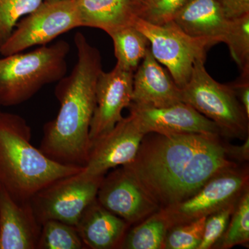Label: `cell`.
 <instances>
[{
    "instance_id": "ffe728a7",
    "label": "cell",
    "mask_w": 249,
    "mask_h": 249,
    "mask_svg": "<svg viewBox=\"0 0 249 249\" xmlns=\"http://www.w3.org/2000/svg\"><path fill=\"white\" fill-rule=\"evenodd\" d=\"M109 36L114 44L116 65L127 71H135L149 48L150 42L147 37L134 25L122 28Z\"/></svg>"
},
{
    "instance_id": "f546056e",
    "label": "cell",
    "mask_w": 249,
    "mask_h": 249,
    "mask_svg": "<svg viewBox=\"0 0 249 249\" xmlns=\"http://www.w3.org/2000/svg\"><path fill=\"white\" fill-rule=\"evenodd\" d=\"M227 155L234 161L244 162L249 160V137L245 139L242 145H232L228 144Z\"/></svg>"
},
{
    "instance_id": "1f68e13d",
    "label": "cell",
    "mask_w": 249,
    "mask_h": 249,
    "mask_svg": "<svg viewBox=\"0 0 249 249\" xmlns=\"http://www.w3.org/2000/svg\"><path fill=\"white\" fill-rule=\"evenodd\" d=\"M44 1H49V2H52V1H66V0H44Z\"/></svg>"
},
{
    "instance_id": "9a60e30c",
    "label": "cell",
    "mask_w": 249,
    "mask_h": 249,
    "mask_svg": "<svg viewBox=\"0 0 249 249\" xmlns=\"http://www.w3.org/2000/svg\"><path fill=\"white\" fill-rule=\"evenodd\" d=\"M183 102L181 89L168 70L163 68L150 47L134 71L132 103L143 107H162Z\"/></svg>"
},
{
    "instance_id": "277c9868",
    "label": "cell",
    "mask_w": 249,
    "mask_h": 249,
    "mask_svg": "<svg viewBox=\"0 0 249 249\" xmlns=\"http://www.w3.org/2000/svg\"><path fill=\"white\" fill-rule=\"evenodd\" d=\"M70 46L65 40L0 58V107L26 102L66 76Z\"/></svg>"
},
{
    "instance_id": "6da1fadb",
    "label": "cell",
    "mask_w": 249,
    "mask_h": 249,
    "mask_svg": "<svg viewBox=\"0 0 249 249\" xmlns=\"http://www.w3.org/2000/svg\"><path fill=\"white\" fill-rule=\"evenodd\" d=\"M221 136L145 134L133 161L124 168L160 209L194 195L219 174L237 168Z\"/></svg>"
},
{
    "instance_id": "7a4b0ae2",
    "label": "cell",
    "mask_w": 249,
    "mask_h": 249,
    "mask_svg": "<svg viewBox=\"0 0 249 249\" xmlns=\"http://www.w3.org/2000/svg\"><path fill=\"white\" fill-rule=\"evenodd\" d=\"M74 42L76 64L55 87L60 109L56 118L45 124L39 149L52 160L83 168L91 145L90 124L96 107L98 78L103 71L102 58L81 33H77Z\"/></svg>"
},
{
    "instance_id": "3957f363",
    "label": "cell",
    "mask_w": 249,
    "mask_h": 249,
    "mask_svg": "<svg viewBox=\"0 0 249 249\" xmlns=\"http://www.w3.org/2000/svg\"><path fill=\"white\" fill-rule=\"evenodd\" d=\"M31 140L27 121L0 109V184L18 201H30L46 187L83 170L52 160Z\"/></svg>"
},
{
    "instance_id": "83f0119b",
    "label": "cell",
    "mask_w": 249,
    "mask_h": 249,
    "mask_svg": "<svg viewBox=\"0 0 249 249\" xmlns=\"http://www.w3.org/2000/svg\"><path fill=\"white\" fill-rule=\"evenodd\" d=\"M217 1L229 19L249 14V0H217Z\"/></svg>"
},
{
    "instance_id": "5bb4252c",
    "label": "cell",
    "mask_w": 249,
    "mask_h": 249,
    "mask_svg": "<svg viewBox=\"0 0 249 249\" xmlns=\"http://www.w3.org/2000/svg\"><path fill=\"white\" fill-rule=\"evenodd\" d=\"M42 224L31 201H18L0 184V249H37Z\"/></svg>"
},
{
    "instance_id": "d6a6232c",
    "label": "cell",
    "mask_w": 249,
    "mask_h": 249,
    "mask_svg": "<svg viewBox=\"0 0 249 249\" xmlns=\"http://www.w3.org/2000/svg\"><path fill=\"white\" fill-rule=\"evenodd\" d=\"M147 1H150V0H147ZM147 3H148V2H147ZM146 6H147V5H146Z\"/></svg>"
},
{
    "instance_id": "8fae6325",
    "label": "cell",
    "mask_w": 249,
    "mask_h": 249,
    "mask_svg": "<svg viewBox=\"0 0 249 249\" xmlns=\"http://www.w3.org/2000/svg\"><path fill=\"white\" fill-rule=\"evenodd\" d=\"M96 199L105 209L135 225L160 210V206L124 167L106 175Z\"/></svg>"
},
{
    "instance_id": "2e32d148",
    "label": "cell",
    "mask_w": 249,
    "mask_h": 249,
    "mask_svg": "<svg viewBox=\"0 0 249 249\" xmlns=\"http://www.w3.org/2000/svg\"><path fill=\"white\" fill-rule=\"evenodd\" d=\"M230 20L217 0H188L173 20L187 35L224 42Z\"/></svg>"
},
{
    "instance_id": "44dd1931",
    "label": "cell",
    "mask_w": 249,
    "mask_h": 249,
    "mask_svg": "<svg viewBox=\"0 0 249 249\" xmlns=\"http://www.w3.org/2000/svg\"><path fill=\"white\" fill-rule=\"evenodd\" d=\"M249 188L240 196L230 221L219 242L213 248L229 249L237 245L249 246Z\"/></svg>"
},
{
    "instance_id": "5b68a950",
    "label": "cell",
    "mask_w": 249,
    "mask_h": 249,
    "mask_svg": "<svg viewBox=\"0 0 249 249\" xmlns=\"http://www.w3.org/2000/svg\"><path fill=\"white\" fill-rule=\"evenodd\" d=\"M204 62L195 64L189 81L181 88L183 102L214 122L223 137L245 140L249 136V117L231 86L214 80Z\"/></svg>"
},
{
    "instance_id": "603a6c76",
    "label": "cell",
    "mask_w": 249,
    "mask_h": 249,
    "mask_svg": "<svg viewBox=\"0 0 249 249\" xmlns=\"http://www.w3.org/2000/svg\"><path fill=\"white\" fill-rule=\"evenodd\" d=\"M224 42L242 75H249V14L231 19Z\"/></svg>"
},
{
    "instance_id": "d4e9b609",
    "label": "cell",
    "mask_w": 249,
    "mask_h": 249,
    "mask_svg": "<svg viewBox=\"0 0 249 249\" xmlns=\"http://www.w3.org/2000/svg\"><path fill=\"white\" fill-rule=\"evenodd\" d=\"M206 217L170 228L164 249H198L202 240Z\"/></svg>"
},
{
    "instance_id": "ac0fdd59",
    "label": "cell",
    "mask_w": 249,
    "mask_h": 249,
    "mask_svg": "<svg viewBox=\"0 0 249 249\" xmlns=\"http://www.w3.org/2000/svg\"><path fill=\"white\" fill-rule=\"evenodd\" d=\"M81 27L97 28L109 35L134 25L142 7L133 0H75Z\"/></svg>"
},
{
    "instance_id": "4dcf8cb0",
    "label": "cell",
    "mask_w": 249,
    "mask_h": 249,
    "mask_svg": "<svg viewBox=\"0 0 249 249\" xmlns=\"http://www.w3.org/2000/svg\"><path fill=\"white\" fill-rule=\"evenodd\" d=\"M133 1H134V2L137 3V4H139V6H142V9H143V8H145V6H146L147 2H148V1H147V0H133ZM141 12H142V11H141Z\"/></svg>"
},
{
    "instance_id": "9c48e42d",
    "label": "cell",
    "mask_w": 249,
    "mask_h": 249,
    "mask_svg": "<svg viewBox=\"0 0 249 249\" xmlns=\"http://www.w3.org/2000/svg\"><path fill=\"white\" fill-rule=\"evenodd\" d=\"M103 178H84L77 174L38 192L31 201L39 222L55 219L76 227L85 210L96 199Z\"/></svg>"
},
{
    "instance_id": "d6986e66",
    "label": "cell",
    "mask_w": 249,
    "mask_h": 249,
    "mask_svg": "<svg viewBox=\"0 0 249 249\" xmlns=\"http://www.w3.org/2000/svg\"><path fill=\"white\" fill-rule=\"evenodd\" d=\"M137 224L126 232L120 249H164L170 225L161 209Z\"/></svg>"
},
{
    "instance_id": "e0dca14e",
    "label": "cell",
    "mask_w": 249,
    "mask_h": 249,
    "mask_svg": "<svg viewBox=\"0 0 249 249\" xmlns=\"http://www.w3.org/2000/svg\"><path fill=\"white\" fill-rule=\"evenodd\" d=\"M86 249H120L130 224L105 209L95 199L76 226Z\"/></svg>"
},
{
    "instance_id": "ba28073f",
    "label": "cell",
    "mask_w": 249,
    "mask_h": 249,
    "mask_svg": "<svg viewBox=\"0 0 249 249\" xmlns=\"http://www.w3.org/2000/svg\"><path fill=\"white\" fill-rule=\"evenodd\" d=\"M249 170L239 168L216 175L190 197L160 209L170 228L208 217L210 214L235 204L249 187Z\"/></svg>"
},
{
    "instance_id": "8992f818",
    "label": "cell",
    "mask_w": 249,
    "mask_h": 249,
    "mask_svg": "<svg viewBox=\"0 0 249 249\" xmlns=\"http://www.w3.org/2000/svg\"><path fill=\"white\" fill-rule=\"evenodd\" d=\"M134 26L147 37L154 58L166 67L180 89L189 81L195 64L205 61L208 50L215 45L187 35L173 21L154 24L138 18Z\"/></svg>"
},
{
    "instance_id": "52a82bcc",
    "label": "cell",
    "mask_w": 249,
    "mask_h": 249,
    "mask_svg": "<svg viewBox=\"0 0 249 249\" xmlns=\"http://www.w3.org/2000/svg\"><path fill=\"white\" fill-rule=\"evenodd\" d=\"M81 27L75 0L43 1L18 22L7 40L0 46L2 56L21 53L34 46L47 45L59 36Z\"/></svg>"
},
{
    "instance_id": "f1b7e54d",
    "label": "cell",
    "mask_w": 249,
    "mask_h": 249,
    "mask_svg": "<svg viewBox=\"0 0 249 249\" xmlns=\"http://www.w3.org/2000/svg\"><path fill=\"white\" fill-rule=\"evenodd\" d=\"M249 75H242L243 79L233 85H231L248 117H249Z\"/></svg>"
},
{
    "instance_id": "7402d4cb",
    "label": "cell",
    "mask_w": 249,
    "mask_h": 249,
    "mask_svg": "<svg viewBox=\"0 0 249 249\" xmlns=\"http://www.w3.org/2000/svg\"><path fill=\"white\" fill-rule=\"evenodd\" d=\"M76 227L67 223L49 219L42 223L37 249H84Z\"/></svg>"
},
{
    "instance_id": "30bf717a",
    "label": "cell",
    "mask_w": 249,
    "mask_h": 249,
    "mask_svg": "<svg viewBox=\"0 0 249 249\" xmlns=\"http://www.w3.org/2000/svg\"><path fill=\"white\" fill-rule=\"evenodd\" d=\"M145 134L129 114L107 133L91 142L88 160L78 176L103 178L109 170L133 161Z\"/></svg>"
},
{
    "instance_id": "4316f807",
    "label": "cell",
    "mask_w": 249,
    "mask_h": 249,
    "mask_svg": "<svg viewBox=\"0 0 249 249\" xmlns=\"http://www.w3.org/2000/svg\"><path fill=\"white\" fill-rule=\"evenodd\" d=\"M188 0H150L142 9L140 17L154 24H163L173 20L177 13Z\"/></svg>"
},
{
    "instance_id": "cb8c5ba5",
    "label": "cell",
    "mask_w": 249,
    "mask_h": 249,
    "mask_svg": "<svg viewBox=\"0 0 249 249\" xmlns=\"http://www.w3.org/2000/svg\"><path fill=\"white\" fill-rule=\"evenodd\" d=\"M44 0H0V46L4 44L23 16L35 11Z\"/></svg>"
},
{
    "instance_id": "7c38bea8",
    "label": "cell",
    "mask_w": 249,
    "mask_h": 249,
    "mask_svg": "<svg viewBox=\"0 0 249 249\" xmlns=\"http://www.w3.org/2000/svg\"><path fill=\"white\" fill-rule=\"evenodd\" d=\"M144 134H201L221 135L212 121L184 102L162 107H143L131 103L128 107Z\"/></svg>"
},
{
    "instance_id": "4fadbf2b",
    "label": "cell",
    "mask_w": 249,
    "mask_h": 249,
    "mask_svg": "<svg viewBox=\"0 0 249 249\" xmlns=\"http://www.w3.org/2000/svg\"><path fill=\"white\" fill-rule=\"evenodd\" d=\"M134 73L116 65L111 71L100 73L96 107L90 124L91 142L107 133L122 120L123 110L132 101Z\"/></svg>"
},
{
    "instance_id": "484cf974",
    "label": "cell",
    "mask_w": 249,
    "mask_h": 249,
    "mask_svg": "<svg viewBox=\"0 0 249 249\" xmlns=\"http://www.w3.org/2000/svg\"><path fill=\"white\" fill-rule=\"evenodd\" d=\"M236 203L229 205L206 217L202 240L198 249L213 248L214 246L219 242L227 230Z\"/></svg>"
}]
</instances>
